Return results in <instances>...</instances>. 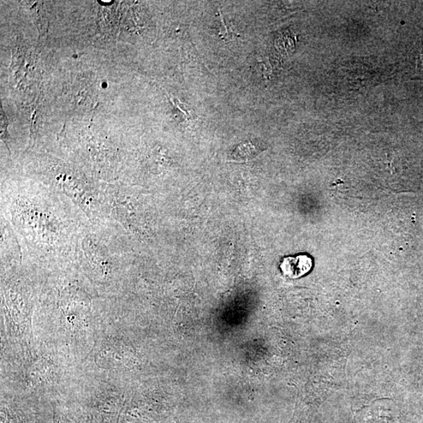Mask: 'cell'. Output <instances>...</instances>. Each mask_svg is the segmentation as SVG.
<instances>
[{
    "mask_svg": "<svg viewBox=\"0 0 423 423\" xmlns=\"http://www.w3.org/2000/svg\"><path fill=\"white\" fill-rule=\"evenodd\" d=\"M0 210L19 238L24 260L42 270L73 264L77 241L91 223L73 201L28 177L2 182Z\"/></svg>",
    "mask_w": 423,
    "mask_h": 423,
    "instance_id": "cell-1",
    "label": "cell"
},
{
    "mask_svg": "<svg viewBox=\"0 0 423 423\" xmlns=\"http://www.w3.org/2000/svg\"><path fill=\"white\" fill-rule=\"evenodd\" d=\"M134 256V248L112 226L89 223L77 241L71 265L93 283L109 286L123 277Z\"/></svg>",
    "mask_w": 423,
    "mask_h": 423,
    "instance_id": "cell-2",
    "label": "cell"
},
{
    "mask_svg": "<svg viewBox=\"0 0 423 423\" xmlns=\"http://www.w3.org/2000/svg\"><path fill=\"white\" fill-rule=\"evenodd\" d=\"M37 168L29 179L65 196L78 206L93 224L102 223L99 182L80 168L48 156L37 157Z\"/></svg>",
    "mask_w": 423,
    "mask_h": 423,
    "instance_id": "cell-3",
    "label": "cell"
},
{
    "mask_svg": "<svg viewBox=\"0 0 423 423\" xmlns=\"http://www.w3.org/2000/svg\"><path fill=\"white\" fill-rule=\"evenodd\" d=\"M312 265V260L307 255H298L296 258H286L280 267L285 276L297 278L311 271Z\"/></svg>",
    "mask_w": 423,
    "mask_h": 423,
    "instance_id": "cell-4",
    "label": "cell"
}]
</instances>
